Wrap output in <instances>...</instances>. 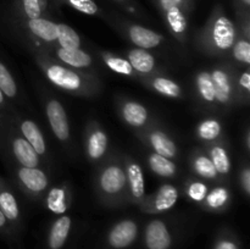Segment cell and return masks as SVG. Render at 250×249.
<instances>
[{"label":"cell","mask_w":250,"mask_h":249,"mask_svg":"<svg viewBox=\"0 0 250 249\" xmlns=\"http://www.w3.org/2000/svg\"><path fill=\"white\" fill-rule=\"evenodd\" d=\"M28 49L33 55L36 65L54 87L82 98H93L102 93L103 82L94 72L73 70L48 58L38 49L29 46Z\"/></svg>","instance_id":"6da1fadb"},{"label":"cell","mask_w":250,"mask_h":249,"mask_svg":"<svg viewBox=\"0 0 250 249\" xmlns=\"http://www.w3.org/2000/svg\"><path fill=\"white\" fill-rule=\"evenodd\" d=\"M237 37L236 22L227 16L224 7L216 6L204 27L195 34L194 46L208 58L226 59Z\"/></svg>","instance_id":"7a4b0ae2"},{"label":"cell","mask_w":250,"mask_h":249,"mask_svg":"<svg viewBox=\"0 0 250 249\" xmlns=\"http://www.w3.org/2000/svg\"><path fill=\"white\" fill-rule=\"evenodd\" d=\"M94 190L100 204L106 208H121L129 204L122 155L106 156L98 165L94 175Z\"/></svg>","instance_id":"3957f363"},{"label":"cell","mask_w":250,"mask_h":249,"mask_svg":"<svg viewBox=\"0 0 250 249\" xmlns=\"http://www.w3.org/2000/svg\"><path fill=\"white\" fill-rule=\"evenodd\" d=\"M0 153L5 155L9 165H19L24 167H43V159L36 153L31 144L24 139L15 126L11 116L5 117V126L0 139Z\"/></svg>","instance_id":"277c9868"},{"label":"cell","mask_w":250,"mask_h":249,"mask_svg":"<svg viewBox=\"0 0 250 249\" xmlns=\"http://www.w3.org/2000/svg\"><path fill=\"white\" fill-rule=\"evenodd\" d=\"M41 100L49 127H50L54 137L58 139L63 149L72 153V133H71L67 112H66L62 103L45 89H41Z\"/></svg>","instance_id":"5b68a950"},{"label":"cell","mask_w":250,"mask_h":249,"mask_svg":"<svg viewBox=\"0 0 250 249\" xmlns=\"http://www.w3.org/2000/svg\"><path fill=\"white\" fill-rule=\"evenodd\" d=\"M166 27L171 36L181 44L188 41V15L192 11V0H158Z\"/></svg>","instance_id":"8992f818"},{"label":"cell","mask_w":250,"mask_h":249,"mask_svg":"<svg viewBox=\"0 0 250 249\" xmlns=\"http://www.w3.org/2000/svg\"><path fill=\"white\" fill-rule=\"evenodd\" d=\"M238 68L229 61L209 68L215 90L216 111H227L236 106L234 103V77Z\"/></svg>","instance_id":"52a82bcc"},{"label":"cell","mask_w":250,"mask_h":249,"mask_svg":"<svg viewBox=\"0 0 250 249\" xmlns=\"http://www.w3.org/2000/svg\"><path fill=\"white\" fill-rule=\"evenodd\" d=\"M17 187L32 200H41L50 187V178L43 167H24L10 164Z\"/></svg>","instance_id":"ba28073f"},{"label":"cell","mask_w":250,"mask_h":249,"mask_svg":"<svg viewBox=\"0 0 250 249\" xmlns=\"http://www.w3.org/2000/svg\"><path fill=\"white\" fill-rule=\"evenodd\" d=\"M134 134L146 148H149V151L160 154L172 160H176L180 156L177 142L166 129L156 124L155 122L142 131L134 132Z\"/></svg>","instance_id":"9c48e42d"},{"label":"cell","mask_w":250,"mask_h":249,"mask_svg":"<svg viewBox=\"0 0 250 249\" xmlns=\"http://www.w3.org/2000/svg\"><path fill=\"white\" fill-rule=\"evenodd\" d=\"M112 27L136 48L158 49L165 43V37L154 29L124 20H112Z\"/></svg>","instance_id":"30bf717a"},{"label":"cell","mask_w":250,"mask_h":249,"mask_svg":"<svg viewBox=\"0 0 250 249\" xmlns=\"http://www.w3.org/2000/svg\"><path fill=\"white\" fill-rule=\"evenodd\" d=\"M22 32L26 36L28 46L44 49L48 46L56 45L58 38V22L46 17L26 20L20 22Z\"/></svg>","instance_id":"8fae6325"},{"label":"cell","mask_w":250,"mask_h":249,"mask_svg":"<svg viewBox=\"0 0 250 249\" xmlns=\"http://www.w3.org/2000/svg\"><path fill=\"white\" fill-rule=\"evenodd\" d=\"M83 151L93 165L104 161L109 151V136L97 120H90L83 132Z\"/></svg>","instance_id":"7c38bea8"},{"label":"cell","mask_w":250,"mask_h":249,"mask_svg":"<svg viewBox=\"0 0 250 249\" xmlns=\"http://www.w3.org/2000/svg\"><path fill=\"white\" fill-rule=\"evenodd\" d=\"M33 48V46H29ZM38 49V48H34ZM39 51L44 54L48 58L53 59L56 62L61 63L63 66L73 68V70L78 71H88V72H93V67H94V58L84 50L83 48H61L58 45H51L48 48L38 49Z\"/></svg>","instance_id":"4fadbf2b"},{"label":"cell","mask_w":250,"mask_h":249,"mask_svg":"<svg viewBox=\"0 0 250 249\" xmlns=\"http://www.w3.org/2000/svg\"><path fill=\"white\" fill-rule=\"evenodd\" d=\"M180 199V190L175 185L165 182L151 194H146L139 209L146 214H166L171 211Z\"/></svg>","instance_id":"5bb4252c"},{"label":"cell","mask_w":250,"mask_h":249,"mask_svg":"<svg viewBox=\"0 0 250 249\" xmlns=\"http://www.w3.org/2000/svg\"><path fill=\"white\" fill-rule=\"evenodd\" d=\"M116 110L120 119L134 132L142 131L154 122L148 107L137 100L119 97L116 99Z\"/></svg>","instance_id":"9a60e30c"},{"label":"cell","mask_w":250,"mask_h":249,"mask_svg":"<svg viewBox=\"0 0 250 249\" xmlns=\"http://www.w3.org/2000/svg\"><path fill=\"white\" fill-rule=\"evenodd\" d=\"M125 171H126L127 192H128L129 204L139 207L146 197V176L143 166L138 160L131 155H122Z\"/></svg>","instance_id":"2e32d148"},{"label":"cell","mask_w":250,"mask_h":249,"mask_svg":"<svg viewBox=\"0 0 250 249\" xmlns=\"http://www.w3.org/2000/svg\"><path fill=\"white\" fill-rule=\"evenodd\" d=\"M14 121L15 126L20 131V133L24 137L27 142L32 145V148L36 150V153L41 156L43 160L49 161L50 160V154H49L48 144H46L44 134L42 129L39 128L38 124L33 120L28 119V117L20 116L19 114L14 112L10 115Z\"/></svg>","instance_id":"e0dca14e"},{"label":"cell","mask_w":250,"mask_h":249,"mask_svg":"<svg viewBox=\"0 0 250 249\" xmlns=\"http://www.w3.org/2000/svg\"><path fill=\"white\" fill-rule=\"evenodd\" d=\"M139 224L134 217H125L115 222L106 234V243L111 249H127L136 242Z\"/></svg>","instance_id":"ac0fdd59"},{"label":"cell","mask_w":250,"mask_h":249,"mask_svg":"<svg viewBox=\"0 0 250 249\" xmlns=\"http://www.w3.org/2000/svg\"><path fill=\"white\" fill-rule=\"evenodd\" d=\"M143 242L146 249H171L173 234L165 219H153L144 227Z\"/></svg>","instance_id":"d6986e66"},{"label":"cell","mask_w":250,"mask_h":249,"mask_svg":"<svg viewBox=\"0 0 250 249\" xmlns=\"http://www.w3.org/2000/svg\"><path fill=\"white\" fill-rule=\"evenodd\" d=\"M43 205L48 211L55 215H62L67 212L73 200L72 188L70 183L62 182L54 187H49L44 194Z\"/></svg>","instance_id":"ffe728a7"},{"label":"cell","mask_w":250,"mask_h":249,"mask_svg":"<svg viewBox=\"0 0 250 249\" xmlns=\"http://www.w3.org/2000/svg\"><path fill=\"white\" fill-rule=\"evenodd\" d=\"M139 82L161 97L170 98V99H182L185 97V92L180 83L172 78L166 77L163 73L146 76L142 77Z\"/></svg>","instance_id":"44dd1931"},{"label":"cell","mask_w":250,"mask_h":249,"mask_svg":"<svg viewBox=\"0 0 250 249\" xmlns=\"http://www.w3.org/2000/svg\"><path fill=\"white\" fill-rule=\"evenodd\" d=\"M0 210L6 217L11 228L21 225V209L11 186L0 176Z\"/></svg>","instance_id":"7402d4cb"},{"label":"cell","mask_w":250,"mask_h":249,"mask_svg":"<svg viewBox=\"0 0 250 249\" xmlns=\"http://www.w3.org/2000/svg\"><path fill=\"white\" fill-rule=\"evenodd\" d=\"M125 58L128 60L133 70L141 76V78L146 77V76L155 75V73H163V68L158 65L155 56L149 50H146V49H129Z\"/></svg>","instance_id":"603a6c76"},{"label":"cell","mask_w":250,"mask_h":249,"mask_svg":"<svg viewBox=\"0 0 250 249\" xmlns=\"http://www.w3.org/2000/svg\"><path fill=\"white\" fill-rule=\"evenodd\" d=\"M188 165H189L190 171L194 175V177L204 180L207 182L212 181V182H219L220 178L214 164L210 160L209 155L207 154L205 149L197 148L189 154L188 158Z\"/></svg>","instance_id":"cb8c5ba5"},{"label":"cell","mask_w":250,"mask_h":249,"mask_svg":"<svg viewBox=\"0 0 250 249\" xmlns=\"http://www.w3.org/2000/svg\"><path fill=\"white\" fill-rule=\"evenodd\" d=\"M204 149L214 164L220 178H229L232 171V159L226 142L221 139L215 143L205 144Z\"/></svg>","instance_id":"d4e9b609"},{"label":"cell","mask_w":250,"mask_h":249,"mask_svg":"<svg viewBox=\"0 0 250 249\" xmlns=\"http://www.w3.org/2000/svg\"><path fill=\"white\" fill-rule=\"evenodd\" d=\"M194 90L200 106L216 111V103H215V90L212 84L211 75L209 68L199 70L194 76Z\"/></svg>","instance_id":"484cf974"},{"label":"cell","mask_w":250,"mask_h":249,"mask_svg":"<svg viewBox=\"0 0 250 249\" xmlns=\"http://www.w3.org/2000/svg\"><path fill=\"white\" fill-rule=\"evenodd\" d=\"M73 220L70 215H59L50 225L48 237H46V246L49 249H62L67 242L72 231Z\"/></svg>","instance_id":"4316f807"},{"label":"cell","mask_w":250,"mask_h":249,"mask_svg":"<svg viewBox=\"0 0 250 249\" xmlns=\"http://www.w3.org/2000/svg\"><path fill=\"white\" fill-rule=\"evenodd\" d=\"M232 203V192L226 185H216L209 189L202 208L209 212L222 214L226 211Z\"/></svg>","instance_id":"83f0119b"},{"label":"cell","mask_w":250,"mask_h":249,"mask_svg":"<svg viewBox=\"0 0 250 249\" xmlns=\"http://www.w3.org/2000/svg\"><path fill=\"white\" fill-rule=\"evenodd\" d=\"M195 137L204 144L221 141L225 137L224 124L217 117H205L198 122L195 127Z\"/></svg>","instance_id":"f1b7e54d"},{"label":"cell","mask_w":250,"mask_h":249,"mask_svg":"<svg viewBox=\"0 0 250 249\" xmlns=\"http://www.w3.org/2000/svg\"><path fill=\"white\" fill-rule=\"evenodd\" d=\"M98 55H99V59L102 60V62L104 63L110 71H112L114 73H117V75L125 76V77L132 78V80L139 82L141 76L133 70L131 63L128 62V60H127L125 56H121L119 55V54L110 53V51L105 50H99L98 51Z\"/></svg>","instance_id":"f546056e"},{"label":"cell","mask_w":250,"mask_h":249,"mask_svg":"<svg viewBox=\"0 0 250 249\" xmlns=\"http://www.w3.org/2000/svg\"><path fill=\"white\" fill-rule=\"evenodd\" d=\"M146 164L155 176L165 180H171L178 176V166L175 160L165 158L160 154L149 151L146 155Z\"/></svg>","instance_id":"4dcf8cb0"},{"label":"cell","mask_w":250,"mask_h":249,"mask_svg":"<svg viewBox=\"0 0 250 249\" xmlns=\"http://www.w3.org/2000/svg\"><path fill=\"white\" fill-rule=\"evenodd\" d=\"M227 61L233 63L237 68L250 67V42L249 39L239 36L232 45L231 50L227 54Z\"/></svg>","instance_id":"1f68e13d"},{"label":"cell","mask_w":250,"mask_h":249,"mask_svg":"<svg viewBox=\"0 0 250 249\" xmlns=\"http://www.w3.org/2000/svg\"><path fill=\"white\" fill-rule=\"evenodd\" d=\"M250 100V70L238 68L234 77V103L236 106H247Z\"/></svg>","instance_id":"d6a6232c"},{"label":"cell","mask_w":250,"mask_h":249,"mask_svg":"<svg viewBox=\"0 0 250 249\" xmlns=\"http://www.w3.org/2000/svg\"><path fill=\"white\" fill-rule=\"evenodd\" d=\"M210 187L207 181L200 180L198 177L188 178L183 186V193L189 202L202 207L205 197L209 192Z\"/></svg>","instance_id":"836d02e7"},{"label":"cell","mask_w":250,"mask_h":249,"mask_svg":"<svg viewBox=\"0 0 250 249\" xmlns=\"http://www.w3.org/2000/svg\"><path fill=\"white\" fill-rule=\"evenodd\" d=\"M19 11L22 19L34 20L45 17L48 11L46 0H19Z\"/></svg>","instance_id":"e575fe53"},{"label":"cell","mask_w":250,"mask_h":249,"mask_svg":"<svg viewBox=\"0 0 250 249\" xmlns=\"http://www.w3.org/2000/svg\"><path fill=\"white\" fill-rule=\"evenodd\" d=\"M0 90L10 100H20V90L16 80L9 67L0 60Z\"/></svg>","instance_id":"d590c367"},{"label":"cell","mask_w":250,"mask_h":249,"mask_svg":"<svg viewBox=\"0 0 250 249\" xmlns=\"http://www.w3.org/2000/svg\"><path fill=\"white\" fill-rule=\"evenodd\" d=\"M56 45L61 48H82V38L71 26L58 22V38Z\"/></svg>","instance_id":"8d00e7d4"},{"label":"cell","mask_w":250,"mask_h":249,"mask_svg":"<svg viewBox=\"0 0 250 249\" xmlns=\"http://www.w3.org/2000/svg\"><path fill=\"white\" fill-rule=\"evenodd\" d=\"M241 165L238 168V175H237V182H238L239 189L244 194L247 199L250 197V164L248 158L242 159Z\"/></svg>","instance_id":"74e56055"},{"label":"cell","mask_w":250,"mask_h":249,"mask_svg":"<svg viewBox=\"0 0 250 249\" xmlns=\"http://www.w3.org/2000/svg\"><path fill=\"white\" fill-rule=\"evenodd\" d=\"M63 4L67 6L72 7L76 11H80L84 15H89V16H95L100 12L99 6L94 0H61Z\"/></svg>","instance_id":"f35d334b"},{"label":"cell","mask_w":250,"mask_h":249,"mask_svg":"<svg viewBox=\"0 0 250 249\" xmlns=\"http://www.w3.org/2000/svg\"><path fill=\"white\" fill-rule=\"evenodd\" d=\"M214 249H241V247L232 234L224 233L220 234L219 238L216 239Z\"/></svg>","instance_id":"ab89813d"},{"label":"cell","mask_w":250,"mask_h":249,"mask_svg":"<svg viewBox=\"0 0 250 249\" xmlns=\"http://www.w3.org/2000/svg\"><path fill=\"white\" fill-rule=\"evenodd\" d=\"M0 112H1L2 115H5V116H7V115H11L15 112L14 107L9 104L6 97L2 94L1 90H0Z\"/></svg>","instance_id":"60d3db41"},{"label":"cell","mask_w":250,"mask_h":249,"mask_svg":"<svg viewBox=\"0 0 250 249\" xmlns=\"http://www.w3.org/2000/svg\"><path fill=\"white\" fill-rule=\"evenodd\" d=\"M244 148H246L247 155H249L250 153V128L247 124L246 129H244Z\"/></svg>","instance_id":"b9f144b4"},{"label":"cell","mask_w":250,"mask_h":249,"mask_svg":"<svg viewBox=\"0 0 250 249\" xmlns=\"http://www.w3.org/2000/svg\"><path fill=\"white\" fill-rule=\"evenodd\" d=\"M10 228H11V226H10L6 217L4 216V214H2L1 210H0V232H5V231L7 232L10 231Z\"/></svg>","instance_id":"7bdbcfd3"},{"label":"cell","mask_w":250,"mask_h":249,"mask_svg":"<svg viewBox=\"0 0 250 249\" xmlns=\"http://www.w3.org/2000/svg\"><path fill=\"white\" fill-rule=\"evenodd\" d=\"M239 4H241V7L243 9V12H249L250 0H239Z\"/></svg>","instance_id":"ee69618b"},{"label":"cell","mask_w":250,"mask_h":249,"mask_svg":"<svg viewBox=\"0 0 250 249\" xmlns=\"http://www.w3.org/2000/svg\"><path fill=\"white\" fill-rule=\"evenodd\" d=\"M5 115H2L1 112H0V139H1V134H2V131H4V126H5Z\"/></svg>","instance_id":"f6af8a7d"},{"label":"cell","mask_w":250,"mask_h":249,"mask_svg":"<svg viewBox=\"0 0 250 249\" xmlns=\"http://www.w3.org/2000/svg\"><path fill=\"white\" fill-rule=\"evenodd\" d=\"M115 1H117V2H121V4H126V2L128 1V0H115Z\"/></svg>","instance_id":"bcb514c9"}]
</instances>
